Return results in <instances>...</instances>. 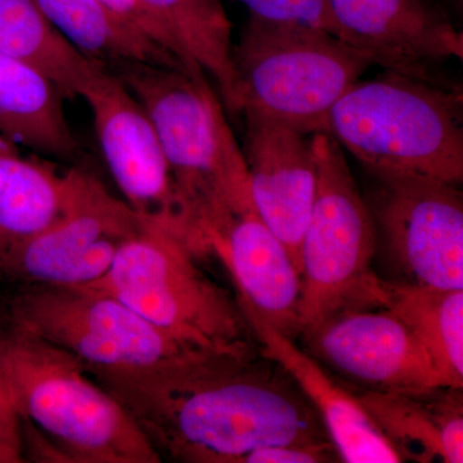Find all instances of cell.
I'll list each match as a JSON object with an SVG mask.
<instances>
[{"mask_svg":"<svg viewBox=\"0 0 463 463\" xmlns=\"http://www.w3.org/2000/svg\"><path fill=\"white\" fill-rule=\"evenodd\" d=\"M160 456L240 463L258 448L330 440L315 407L267 356L206 359L141 388L109 392Z\"/></svg>","mask_w":463,"mask_h":463,"instance_id":"cell-1","label":"cell"},{"mask_svg":"<svg viewBox=\"0 0 463 463\" xmlns=\"http://www.w3.org/2000/svg\"><path fill=\"white\" fill-rule=\"evenodd\" d=\"M0 373L20 413L26 462H161L132 414L66 350L3 322Z\"/></svg>","mask_w":463,"mask_h":463,"instance_id":"cell-2","label":"cell"},{"mask_svg":"<svg viewBox=\"0 0 463 463\" xmlns=\"http://www.w3.org/2000/svg\"><path fill=\"white\" fill-rule=\"evenodd\" d=\"M105 69L151 120L194 230L196 248L234 216L254 209L248 166L207 76L173 67L118 62Z\"/></svg>","mask_w":463,"mask_h":463,"instance_id":"cell-3","label":"cell"},{"mask_svg":"<svg viewBox=\"0 0 463 463\" xmlns=\"http://www.w3.org/2000/svg\"><path fill=\"white\" fill-rule=\"evenodd\" d=\"M3 322L66 350L109 392L221 356L185 345L118 298L88 288L25 285L5 303Z\"/></svg>","mask_w":463,"mask_h":463,"instance_id":"cell-4","label":"cell"},{"mask_svg":"<svg viewBox=\"0 0 463 463\" xmlns=\"http://www.w3.org/2000/svg\"><path fill=\"white\" fill-rule=\"evenodd\" d=\"M461 85H437L386 71L355 81L330 114L328 133L370 173L463 181Z\"/></svg>","mask_w":463,"mask_h":463,"instance_id":"cell-5","label":"cell"},{"mask_svg":"<svg viewBox=\"0 0 463 463\" xmlns=\"http://www.w3.org/2000/svg\"><path fill=\"white\" fill-rule=\"evenodd\" d=\"M181 237L146 225L116 255L109 272L84 288L118 298L185 345L248 356L259 345L236 298L213 281Z\"/></svg>","mask_w":463,"mask_h":463,"instance_id":"cell-6","label":"cell"},{"mask_svg":"<svg viewBox=\"0 0 463 463\" xmlns=\"http://www.w3.org/2000/svg\"><path fill=\"white\" fill-rule=\"evenodd\" d=\"M237 114L252 112L313 136L328 133L337 100L373 63L306 24L250 14L232 50Z\"/></svg>","mask_w":463,"mask_h":463,"instance_id":"cell-7","label":"cell"},{"mask_svg":"<svg viewBox=\"0 0 463 463\" xmlns=\"http://www.w3.org/2000/svg\"><path fill=\"white\" fill-rule=\"evenodd\" d=\"M317 192L300 246V335L347 307L367 306L376 227L339 142L312 136ZM298 335V336H300Z\"/></svg>","mask_w":463,"mask_h":463,"instance_id":"cell-8","label":"cell"},{"mask_svg":"<svg viewBox=\"0 0 463 463\" xmlns=\"http://www.w3.org/2000/svg\"><path fill=\"white\" fill-rule=\"evenodd\" d=\"M72 172L71 196L62 215L0 260V274L25 285L84 288L109 272L145 222L116 199L93 174Z\"/></svg>","mask_w":463,"mask_h":463,"instance_id":"cell-9","label":"cell"},{"mask_svg":"<svg viewBox=\"0 0 463 463\" xmlns=\"http://www.w3.org/2000/svg\"><path fill=\"white\" fill-rule=\"evenodd\" d=\"M376 178L373 213L390 258L405 281L463 289V200L458 185L405 173Z\"/></svg>","mask_w":463,"mask_h":463,"instance_id":"cell-10","label":"cell"},{"mask_svg":"<svg viewBox=\"0 0 463 463\" xmlns=\"http://www.w3.org/2000/svg\"><path fill=\"white\" fill-rule=\"evenodd\" d=\"M80 99L90 105L100 152L125 203L146 225L181 237L194 251L190 219L141 103L103 65Z\"/></svg>","mask_w":463,"mask_h":463,"instance_id":"cell-11","label":"cell"},{"mask_svg":"<svg viewBox=\"0 0 463 463\" xmlns=\"http://www.w3.org/2000/svg\"><path fill=\"white\" fill-rule=\"evenodd\" d=\"M335 36L386 71L437 85L463 58V35L429 0H326Z\"/></svg>","mask_w":463,"mask_h":463,"instance_id":"cell-12","label":"cell"},{"mask_svg":"<svg viewBox=\"0 0 463 463\" xmlns=\"http://www.w3.org/2000/svg\"><path fill=\"white\" fill-rule=\"evenodd\" d=\"M300 336L319 364L365 390L440 388L428 353L386 307H344Z\"/></svg>","mask_w":463,"mask_h":463,"instance_id":"cell-13","label":"cell"},{"mask_svg":"<svg viewBox=\"0 0 463 463\" xmlns=\"http://www.w3.org/2000/svg\"><path fill=\"white\" fill-rule=\"evenodd\" d=\"M245 156L252 207L281 240L300 273V246L317 192L312 136L245 112Z\"/></svg>","mask_w":463,"mask_h":463,"instance_id":"cell-14","label":"cell"},{"mask_svg":"<svg viewBox=\"0 0 463 463\" xmlns=\"http://www.w3.org/2000/svg\"><path fill=\"white\" fill-rule=\"evenodd\" d=\"M203 252L216 255L231 274L236 300L291 339L300 335L301 279L281 240L254 209L234 216L206 240Z\"/></svg>","mask_w":463,"mask_h":463,"instance_id":"cell-15","label":"cell"},{"mask_svg":"<svg viewBox=\"0 0 463 463\" xmlns=\"http://www.w3.org/2000/svg\"><path fill=\"white\" fill-rule=\"evenodd\" d=\"M261 354L279 365L321 417L341 462H403L353 392L340 386L295 340L274 328L249 307L239 304Z\"/></svg>","mask_w":463,"mask_h":463,"instance_id":"cell-16","label":"cell"},{"mask_svg":"<svg viewBox=\"0 0 463 463\" xmlns=\"http://www.w3.org/2000/svg\"><path fill=\"white\" fill-rule=\"evenodd\" d=\"M354 395L403 462H463L462 389Z\"/></svg>","mask_w":463,"mask_h":463,"instance_id":"cell-17","label":"cell"},{"mask_svg":"<svg viewBox=\"0 0 463 463\" xmlns=\"http://www.w3.org/2000/svg\"><path fill=\"white\" fill-rule=\"evenodd\" d=\"M60 85L24 61L0 53V136L58 160L80 152Z\"/></svg>","mask_w":463,"mask_h":463,"instance_id":"cell-18","label":"cell"},{"mask_svg":"<svg viewBox=\"0 0 463 463\" xmlns=\"http://www.w3.org/2000/svg\"><path fill=\"white\" fill-rule=\"evenodd\" d=\"M368 306L389 309L419 340L440 388H463V289H443L374 277Z\"/></svg>","mask_w":463,"mask_h":463,"instance_id":"cell-19","label":"cell"},{"mask_svg":"<svg viewBox=\"0 0 463 463\" xmlns=\"http://www.w3.org/2000/svg\"><path fill=\"white\" fill-rule=\"evenodd\" d=\"M72 172L24 157L0 136V260L12 249L47 230L65 212Z\"/></svg>","mask_w":463,"mask_h":463,"instance_id":"cell-20","label":"cell"},{"mask_svg":"<svg viewBox=\"0 0 463 463\" xmlns=\"http://www.w3.org/2000/svg\"><path fill=\"white\" fill-rule=\"evenodd\" d=\"M52 25L94 62H138L187 71L181 61L100 0H35ZM188 72V71H187Z\"/></svg>","mask_w":463,"mask_h":463,"instance_id":"cell-21","label":"cell"},{"mask_svg":"<svg viewBox=\"0 0 463 463\" xmlns=\"http://www.w3.org/2000/svg\"><path fill=\"white\" fill-rule=\"evenodd\" d=\"M0 53L41 70L66 99L80 97L102 66L76 50L35 0H0Z\"/></svg>","mask_w":463,"mask_h":463,"instance_id":"cell-22","label":"cell"},{"mask_svg":"<svg viewBox=\"0 0 463 463\" xmlns=\"http://www.w3.org/2000/svg\"><path fill=\"white\" fill-rule=\"evenodd\" d=\"M175 33L192 60L218 85L224 109L237 114L232 24L222 0H142Z\"/></svg>","mask_w":463,"mask_h":463,"instance_id":"cell-23","label":"cell"},{"mask_svg":"<svg viewBox=\"0 0 463 463\" xmlns=\"http://www.w3.org/2000/svg\"><path fill=\"white\" fill-rule=\"evenodd\" d=\"M106 7L114 11L118 16L124 18L130 25L141 30L152 41L165 48L178 58L190 74L207 76L183 47L175 33L160 17L146 5L142 0H100Z\"/></svg>","mask_w":463,"mask_h":463,"instance_id":"cell-24","label":"cell"},{"mask_svg":"<svg viewBox=\"0 0 463 463\" xmlns=\"http://www.w3.org/2000/svg\"><path fill=\"white\" fill-rule=\"evenodd\" d=\"M250 14L272 21L306 24L335 35V27L326 0H237Z\"/></svg>","mask_w":463,"mask_h":463,"instance_id":"cell-25","label":"cell"},{"mask_svg":"<svg viewBox=\"0 0 463 463\" xmlns=\"http://www.w3.org/2000/svg\"><path fill=\"white\" fill-rule=\"evenodd\" d=\"M331 440L321 443L279 444L258 448L241 458L240 463H327L339 462Z\"/></svg>","mask_w":463,"mask_h":463,"instance_id":"cell-26","label":"cell"},{"mask_svg":"<svg viewBox=\"0 0 463 463\" xmlns=\"http://www.w3.org/2000/svg\"><path fill=\"white\" fill-rule=\"evenodd\" d=\"M26 462L21 417L5 377L0 373V463Z\"/></svg>","mask_w":463,"mask_h":463,"instance_id":"cell-27","label":"cell"}]
</instances>
